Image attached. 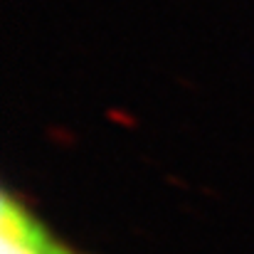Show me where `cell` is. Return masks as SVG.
<instances>
[{"label":"cell","instance_id":"cell-1","mask_svg":"<svg viewBox=\"0 0 254 254\" xmlns=\"http://www.w3.org/2000/svg\"><path fill=\"white\" fill-rule=\"evenodd\" d=\"M0 252L2 254H74L10 192L2 195L0 212Z\"/></svg>","mask_w":254,"mask_h":254}]
</instances>
